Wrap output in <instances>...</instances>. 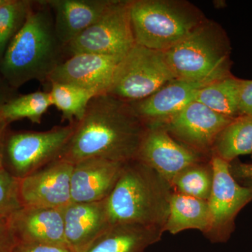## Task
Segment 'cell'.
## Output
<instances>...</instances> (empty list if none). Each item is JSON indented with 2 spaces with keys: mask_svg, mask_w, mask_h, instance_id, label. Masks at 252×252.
<instances>
[{
  "mask_svg": "<svg viewBox=\"0 0 252 252\" xmlns=\"http://www.w3.org/2000/svg\"><path fill=\"white\" fill-rule=\"evenodd\" d=\"M147 126L130 102L109 94L94 96L59 159L72 165L99 158L126 162L137 159Z\"/></svg>",
  "mask_w": 252,
  "mask_h": 252,
  "instance_id": "1",
  "label": "cell"
},
{
  "mask_svg": "<svg viewBox=\"0 0 252 252\" xmlns=\"http://www.w3.org/2000/svg\"><path fill=\"white\" fill-rule=\"evenodd\" d=\"M36 4V8L32 6L0 62L1 74L15 89L34 79L48 81L63 62L64 48L56 36L52 11L44 0Z\"/></svg>",
  "mask_w": 252,
  "mask_h": 252,
  "instance_id": "2",
  "label": "cell"
},
{
  "mask_svg": "<svg viewBox=\"0 0 252 252\" xmlns=\"http://www.w3.org/2000/svg\"><path fill=\"white\" fill-rule=\"evenodd\" d=\"M172 193L170 184L153 169L137 159L125 162L117 185L107 198L112 224L163 229Z\"/></svg>",
  "mask_w": 252,
  "mask_h": 252,
  "instance_id": "3",
  "label": "cell"
},
{
  "mask_svg": "<svg viewBox=\"0 0 252 252\" xmlns=\"http://www.w3.org/2000/svg\"><path fill=\"white\" fill-rule=\"evenodd\" d=\"M165 54L177 79L209 84L232 75L229 38L212 20L207 18Z\"/></svg>",
  "mask_w": 252,
  "mask_h": 252,
  "instance_id": "4",
  "label": "cell"
},
{
  "mask_svg": "<svg viewBox=\"0 0 252 252\" xmlns=\"http://www.w3.org/2000/svg\"><path fill=\"white\" fill-rule=\"evenodd\" d=\"M130 19L136 44L165 52L207 18L186 0H131Z\"/></svg>",
  "mask_w": 252,
  "mask_h": 252,
  "instance_id": "5",
  "label": "cell"
},
{
  "mask_svg": "<svg viewBox=\"0 0 252 252\" xmlns=\"http://www.w3.org/2000/svg\"><path fill=\"white\" fill-rule=\"evenodd\" d=\"M174 79L165 52L135 44L118 64L107 94L126 102H137Z\"/></svg>",
  "mask_w": 252,
  "mask_h": 252,
  "instance_id": "6",
  "label": "cell"
},
{
  "mask_svg": "<svg viewBox=\"0 0 252 252\" xmlns=\"http://www.w3.org/2000/svg\"><path fill=\"white\" fill-rule=\"evenodd\" d=\"M74 127V123L42 132L26 131L10 135L5 140L4 149L10 173L23 178L59 159Z\"/></svg>",
  "mask_w": 252,
  "mask_h": 252,
  "instance_id": "7",
  "label": "cell"
},
{
  "mask_svg": "<svg viewBox=\"0 0 252 252\" xmlns=\"http://www.w3.org/2000/svg\"><path fill=\"white\" fill-rule=\"evenodd\" d=\"M131 0H114L100 18L69 42L70 56L94 54L124 56L135 44L130 19Z\"/></svg>",
  "mask_w": 252,
  "mask_h": 252,
  "instance_id": "8",
  "label": "cell"
},
{
  "mask_svg": "<svg viewBox=\"0 0 252 252\" xmlns=\"http://www.w3.org/2000/svg\"><path fill=\"white\" fill-rule=\"evenodd\" d=\"M214 182L207 200L211 223L207 239L215 243L229 240L235 229V220L240 212L252 201V189L240 185L230 171L229 162L211 156Z\"/></svg>",
  "mask_w": 252,
  "mask_h": 252,
  "instance_id": "9",
  "label": "cell"
},
{
  "mask_svg": "<svg viewBox=\"0 0 252 252\" xmlns=\"http://www.w3.org/2000/svg\"><path fill=\"white\" fill-rule=\"evenodd\" d=\"M73 167L70 162L58 159L31 175L18 179L21 206L63 210L70 205Z\"/></svg>",
  "mask_w": 252,
  "mask_h": 252,
  "instance_id": "10",
  "label": "cell"
},
{
  "mask_svg": "<svg viewBox=\"0 0 252 252\" xmlns=\"http://www.w3.org/2000/svg\"><path fill=\"white\" fill-rule=\"evenodd\" d=\"M147 126L137 159L157 172L170 185L184 169L211 158L181 143L162 125Z\"/></svg>",
  "mask_w": 252,
  "mask_h": 252,
  "instance_id": "11",
  "label": "cell"
},
{
  "mask_svg": "<svg viewBox=\"0 0 252 252\" xmlns=\"http://www.w3.org/2000/svg\"><path fill=\"white\" fill-rule=\"evenodd\" d=\"M233 119L214 112L195 100L160 125L181 143L211 157L217 136Z\"/></svg>",
  "mask_w": 252,
  "mask_h": 252,
  "instance_id": "12",
  "label": "cell"
},
{
  "mask_svg": "<svg viewBox=\"0 0 252 252\" xmlns=\"http://www.w3.org/2000/svg\"><path fill=\"white\" fill-rule=\"evenodd\" d=\"M123 57L94 54L73 55L54 69L48 81L78 86L96 95L107 94Z\"/></svg>",
  "mask_w": 252,
  "mask_h": 252,
  "instance_id": "13",
  "label": "cell"
},
{
  "mask_svg": "<svg viewBox=\"0 0 252 252\" xmlns=\"http://www.w3.org/2000/svg\"><path fill=\"white\" fill-rule=\"evenodd\" d=\"M124 163L93 158L74 164L71 175L72 203L106 200L117 185Z\"/></svg>",
  "mask_w": 252,
  "mask_h": 252,
  "instance_id": "14",
  "label": "cell"
},
{
  "mask_svg": "<svg viewBox=\"0 0 252 252\" xmlns=\"http://www.w3.org/2000/svg\"><path fill=\"white\" fill-rule=\"evenodd\" d=\"M63 210L23 207L14 212L9 220L16 243L67 246L64 237Z\"/></svg>",
  "mask_w": 252,
  "mask_h": 252,
  "instance_id": "15",
  "label": "cell"
},
{
  "mask_svg": "<svg viewBox=\"0 0 252 252\" xmlns=\"http://www.w3.org/2000/svg\"><path fill=\"white\" fill-rule=\"evenodd\" d=\"M64 211L66 243L74 252H84L112 223L107 199L94 203H72Z\"/></svg>",
  "mask_w": 252,
  "mask_h": 252,
  "instance_id": "16",
  "label": "cell"
},
{
  "mask_svg": "<svg viewBox=\"0 0 252 252\" xmlns=\"http://www.w3.org/2000/svg\"><path fill=\"white\" fill-rule=\"evenodd\" d=\"M206 85L176 79L147 98L130 103L147 125L163 124L196 100L198 91Z\"/></svg>",
  "mask_w": 252,
  "mask_h": 252,
  "instance_id": "17",
  "label": "cell"
},
{
  "mask_svg": "<svg viewBox=\"0 0 252 252\" xmlns=\"http://www.w3.org/2000/svg\"><path fill=\"white\" fill-rule=\"evenodd\" d=\"M54 14L55 31L64 48L92 26L114 0H44Z\"/></svg>",
  "mask_w": 252,
  "mask_h": 252,
  "instance_id": "18",
  "label": "cell"
},
{
  "mask_svg": "<svg viewBox=\"0 0 252 252\" xmlns=\"http://www.w3.org/2000/svg\"><path fill=\"white\" fill-rule=\"evenodd\" d=\"M164 230L156 227L116 223L84 252H144L161 239Z\"/></svg>",
  "mask_w": 252,
  "mask_h": 252,
  "instance_id": "19",
  "label": "cell"
},
{
  "mask_svg": "<svg viewBox=\"0 0 252 252\" xmlns=\"http://www.w3.org/2000/svg\"><path fill=\"white\" fill-rule=\"evenodd\" d=\"M210 223L211 216L207 200L173 192L164 233L177 235L184 230L194 229L206 235Z\"/></svg>",
  "mask_w": 252,
  "mask_h": 252,
  "instance_id": "20",
  "label": "cell"
},
{
  "mask_svg": "<svg viewBox=\"0 0 252 252\" xmlns=\"http://www.w3.org/2000/svg\"><path fill=\"white\" fill-rule=\"evenodd\" d=\"M252 153V116H240L222 129L212 147V155L229 162Z\"/></svg>",
  "mask_w": 252,
  "mask_h": 252,
  "instance_id": "21",
  "label": "cell"
},
{
  "mask_svg": "<svg viewBox=\"0 0 252 252\" xmlns=\"http://www.w3.org/2000/svg\"><path fill=\"white\" fill-rule=\"evenodd\" d=\"M243 79L232 75L210 83L198 91L196 101L225 117H240L239 102Z\"/></svg>",
  "mask_w": 252,
  "mask_h": 252,
  "instance_id": "22",
  "label": "cell"
},
{
  "mask_svg": "<svg viewBox=\"0 0 252 252\" xmlns=\"http://www.w3.org/2000/svg\"><path fill=\"white\" fill-rule=\"evenodd\" d=\"M214 182L211 158L194 163L175 176L171 182L174 193L208 200Z\"/></svg>",
  "mask_w": 252,
  "mask_h": 252,
  "instance_id": "23",
  "label": "cell"
},
{
  "mask_svg": "<svg viewBox=\"0 0 252 252\" xmlns=\"http://www.w3.org/2000/svg\"><path fill=\"white\" fill-rule=\"evenodd\" d=\"M51 102L62 113V120L69 124L79 122L85 114L86 108L94 93L70 84L51 83L49 91Z\"/></svg>",
  "mask_w": 252,
  "mask_h": 252,
  "instance_id": "24",
  "label": "cell"
},
{
  "mask_svg": "<svg viewBox=\"0 0 252 252\" xmlns=\"http://www.w3.org/2000/svg\"><path fill=\"white\" fill-rule=\"evenodd\" d=\"M51 106L53 104L49 92L36 91L10 99L1 107L0 119L7 124L23 119L39 124Z\"/></svg>",
  "mask_w": 252,
  "mask_h": 252,
  "instance_id": "25",
  "label": "cell"
},
{
  "mask_svg": "<svg viewBox=\"0 0 252 252\" xmlns=\"http://www.w3.org/2000/svg\"><path fill=\"white\" fill-rule=\"evenodd\" d=\"M33 4L26 0H6L0 5V62L9 43L26 21Z\"/></svg>",
  "mask_w": 252,
  "mask_h": 252,
  "instance_id": "26",
  "label": "cell"
},
{
  "mask_svg": "<svg viewBox=\"0 0 252 252\" xmlns=\"http://www.w3.org/2000/svg\"><path fill=\"white\" fill-rule=\"evenodd\" d=\"M18 198V179L0 166V217H9L21 209Z\"/></svg>",
  "mask_w": 252,
  "mask_h": 252,
  "instance_id": "27",
  "label": "cell"
},
{
  "mask_svg": "<svg viewBox=\"0 0 252 252\" xmlns=\"http://www.w3.org/2000/svg\"><path fill=\"white\" fill-rule=\"evenodd\" d=\"M13 252H74L65 245L16 243Z\"/></svg>",
  "mask_w": 252,
  "mask_h": 252,
  "instance_id": "28",
  "label": "cell"
},
{
  "mask_svg": "<svg viewBox=\"0 0 252 252\" xmlns=\"http://www.w3.org/2000/svg\"><path fill=\"white\" fill-rule=\"evenodd\" d=\"M9 217H0V252H13L16 245Z\"/></svg>",
  "mask_w": 252,
  "mask_h": 252,
  "instance_id": "29",
  "label": "cell"
},
{
  "mask_svg": "<svg viewBox=\"0 0 252 252\" xmlns=\"http://www.w3.org/2000/svg\"><path fill=\"white\" fill-rule=\"evenodd\" d=\"M240 116H252V80H244L242 83L239 102Z\"/></svg>",
  "mask_w": 252,
  "mask_h": 252,
  "instance_id": "30",
  "label": "cell"
},
{
  "mask_svg": "<svg viewBox=\"0 0 252 252\" xmlns=\"http://www.w3.org/2000/svg\"><path fill=\"white\" fill-rule=\"evenodd\" d=\"M230 171L235 180L239 181L252 178V164L244 163L235 160L230 163Z\"/></svg>",
  "mask_w": 252,
  "mask_h": 252,
  "instance_id": "31",
  "label": "cell"
},
{
  "mask_svg": "<svg viewBox=\"0 0 252 252\" xmlns=\"http://www.w3.org/2000/svg\"><path fill=\"white\" fill-rule=\"evenodd\" d=\"M8 124L0 119V166L4 165V149L5 143V133Z\"/></svg>",
  "mask_w": 252,
  "mask_h": 252,
  "instance_id": "32",
  "label": "cell"
},
{
  "mask_svg": "<svg viewBox=\"0 0 252 252\" xmlns=\"http://www.w3.org/2000/svg\"><path fill=\"white\" fill-rule=\"evenodd\" d=\"M9 91L4 86L0 85V111H1L3 105L9 100Z\"/></svg>",
  "mask_w": 252,
  "mask_h": 252,
  "instance_id": "33",
  "label": "cell"
},
{
  "mask_svg": "<svg viewBox=\"0 0 252 252\" xmlns=\"http://www.w3.org/2000/svg\"><path fill=\"white\" fill-rule=\"evenodd\" d=\"M240 182H242L243 185L245 186V187H250V188L252 189V178L240 180Z\"/></svg>",
  "mask_w": 252,
  "mask_h": 252,
  "instance_id": "34",
  "label": "cell"
},
{
  "mask_svg": "<svg viewBox=\"0 0 252 252\" xmlns=\"http://www.w3.org/2000/svg\"><path fill=\"white\" fill-rule=\"evenodd\" d=\"M5 1H6V0H0V5L4 4Z\"/></svg>",
  "mask_w": 252,
  "mask_h": 252,
  "instance_id": "35",
  "label": "cell"
},
{
  "mask_svg": "<svg viewBox=\"0 0 252 252\" xmlns=\"http://www.w3.org/2000/svg\"><path fill=\"white\" fill-rule=\"evenodd\" d=\"M251 155H252V153Z\"/></svg>",
  "mask_w": 252,
  "mask_h": 252,
  "instance_id": "36",
  "label": "cell"
}]
</instances>
